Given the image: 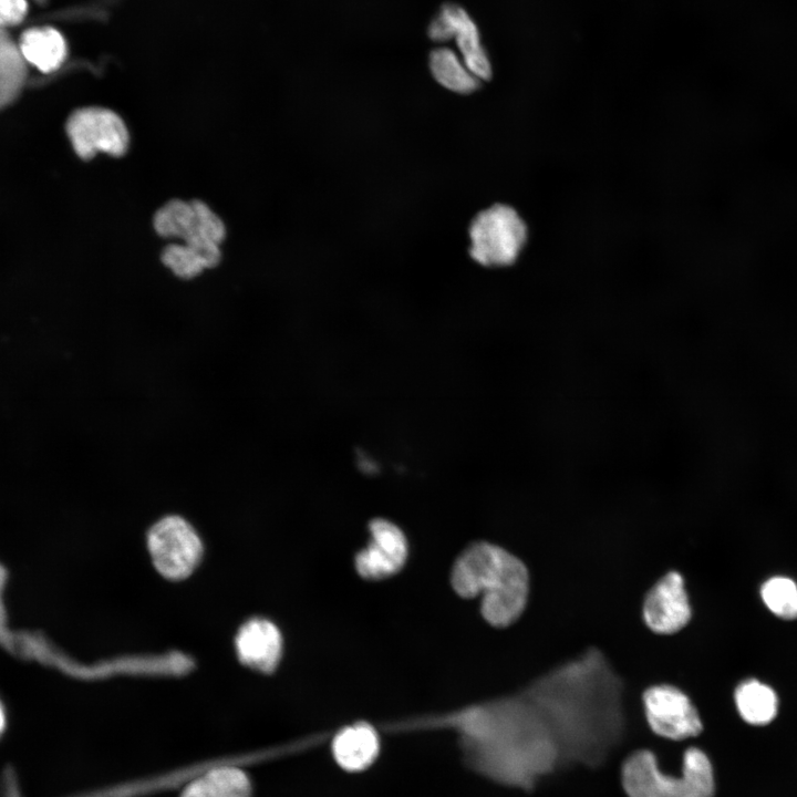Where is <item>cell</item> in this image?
Listing matches in <instances>:
<instances>
[{
    "instance_id": "9",
    "label": "cell",
    "mask_w": 797,
    "mask_h": 797,
    "mask_svg": "<svg viewBox=\"0 0 797 797\" xmlns=\"http://www.w3.org/2000/svg\"><path fill=\"white\" fill-rule=\"evenodd\" d=\"M648 723L665 738L681 741L701 733L703 724L691 700L672 685H654L643 694Z\"/></svg>"
},
{
    "instance_id": "2",
    "label": "cell",
    "mask_w": 797,
    "mask_h": 797,
    "mask_svg": "<svg viewBox=\"0 0 797 797\" xmlns=\"http://www.w3.org/2000/svg\"><path fill=\"white\" fill-rule=\"evenodd\" d=\"M525 695L549 724L560 756L598 762L621 734V682L596 650L541 676Z\"/></svg>"
},
{
    "instance_id": "18",
    "label": "cell",
    "mask_w": 797,
    "mask_h": 797,
    "mask_svg": "<svg viewBox=\"0 0 797 797\" xmlns=\"http://www.w3.org/2000/svg\"><path fill=\"white\" fill-rule=\"evenodd\" d=\"M760 597L767 609L784 620L797 619V583L784 576L767 579L760 588Z\"/></svg>"
},
{
    "instance_id": "22",
    "label": "cell",
    "mask_w": 797,
    "mask_h": 797,
    "mask_svg": "<svg viewBox=\"0 0 797 797\" xmlns=\"http://www.w3.org/2000/svg\"><path fill=\"white\" fill-rule=\"evenodd\" d=\"M180 797H211L204 778L192 782Z\"/></svg>"
},
{
    "instance_id": "14",
    "label": "cell",
    "mask_w": 797,
    "mask_h": 797,
    "mask_svg": "<svg viewBox=\"0 0 797 797\" xmlns=\"http://www.w3.org/2000/svg\"><path fill=\"white\" fill-rule=\"evenodd\" d=\"M22 56L41 72L58 70L68 54L64 37L54 28L35 27L25 30L20 38Z\"/></svg>"
},
{
    "instance_id": "6",
    "label": "cell",
    "mask_w": 797,
    "mask_h": 797,
    "mask_svg": "<svg viewBox=\"0 0 797 797\" xmlns=\"http://www.w3.org/2000/svg\"><path fill=\"white\" fill-rule=\"evenodd\" d=\"M147 549L156 570L170 580L192 575L203 558V544L195 528L178 515H166L152 525Z\"/></svg>"
},
{
    "instance_id": "15",
    "label": "cell",
    "mask_w": 797,
    "mask_h": 797,
    "mask_svg": "<svg viewBox=\"0 0 797 797\" xmlns=\"http://www.w3.org/2000/svg\"><path fill=\"white\" fill-rule=\"evenodd\" d=\"M734 697L741 717L751 725L769 724L777 715V694L758 680L743 681L737 685Z\"/></svg>"
},
{
    "instance_id": "11",
    "label": "cell",
    "mask_w": 797,
    "mask_h": 797,
    "mask_svg": "<svg viewBox=\"0 0 797 797\" xmlns=\"http://www.w3.org/2000/svg\"><path fill=\"white\" fill-rule=\"evenodd\" d=\"M691 614L684 580L676 571L664 575L648 592L643 603L646 625L660 634L677 632L687 624Z\"/></svg>"
},
{
    "instance_id": "4",
    "label": "cell",
    "mask_w": 797,
    "mask_h": 797,
    "mask_svg": "<svg viewBox=\"0 0 797 797\" xmlns=\"http://www.w3.org/2000/svg\"><path fill=\"white\" fill-rule=\"evenodd\" d=\"M621 776L629 797H713L715 791L712 764L696 747L685 751L682 772L677 776L662 772L649 751L630 755Z\"/></svg>"
},
{
    "instance_id": "21",
    "label": "cell",
    "mask_w": 797,
    "mask_h": 797,
    "mask_svg": "<svg viewBox=\"0 0 797 797\" xmlns=\"http://www.w3.org/2000/svg\"><path fill=\"white\" fill-rule=\"evenodd\" d=\"M27 12V0H0V25H17L23 21Z\"/></svg>"
},
{
    "instance_id": "17",
    "label": "cell",
    "mask_w": 797,
    "mask_h": 797,
    "mask_svg": "<svg viewBox=\"0 0 797 797\" xmlns=\"http://www.w3.org/2000/svg\"><path fill=\"white\" fill-rule=\"evenodd\" d=\"M194 214V200L172 199L155 213L154 229L161 237L180 240L192 225Z\"/></svg>"
},
{
    "instance_id": "7",
    "label": "cell",
    "mask_w": 797,
    "mask_h": 797,
    "mask_svg": "<svg viewBox=\"0 0 797 797\" xmlns=\"http://www.w3.org/2000/svg\"><path fill=\"white\" fill-rule=\"evenodd\" d=\"M66 134L79 157L91 159L99 153L122 156L130 145L124 120L105 107L89 106L73 112L66 122Z\"/></svg>"
},
{
    "instance_id": "1",
    "label": "cell",
    "mask_w": 797,
    "mask_h": 797,
    "mask_svg": "<svg viewBox=\"0 0 797 797\" xmlns=\"http://www.w3.org/2000/svg\"><path fill=\"white\" fill-rule=\"evenodd\" d=\"M428 726L454 731L467 767L509 787L532 788L560 757L549 724L526 695L473 705Z\"/></svg>"
},
{
    "instance_id": "10",
    "label": "cell",
    "mask_w": 797,
    "mask_h": 797,
    "mask_svg": "<svg viewBox=\"0 0 797 797\" xmlns=\"http://www.w3.org/2000/svg\"><path fill=\"white\" fill-rule=\"evenodd\" d=\"M370 542L355 556L360 576L370 580L395 575L407 558V540L392 521L377 518L370 522Z\"/></svg>"
},
{
    "instance_id": "16",
    "label": "cell",
    "mask_w": 797,
    "mask_h": 797,
    "mask_svg": "<svg viewBox=\"0 0 797 797\" xmlns=\"http://www.w3.org/2000/svg\"><path fill=\"white\" fill-rule=\"evenodd\" d=\"M428 66L436 82L452 92L468 94L479 86L480 81L467 69L456 50L445 44L431 51Z\"/></svg>"
},
{
    "instance_id": "5",
    "label": "cell",
    "mask_w": 797,
    "mask_h": 797,
    "mask_svg": "<svg viewBox=\"0 0 797 797\" xmlns=\"http://www.w3.org/2000/svg\"><path fill=\"white\" fill-rule=\"evenodd\" d=\"M469 253L484 266L503 267L516 261L527 240V227L517 211L494 205L480 211L469 227Z\"/></svg>"
},
{
    "instance_id": "3",
    "label": "cell",
    "mask_w": 797,
    "mask_h": 797,
    "mask_svg": "<svg viewBox=\"0 0 797 797\" xmlns=\"http://www.w3.org/2000/svg\"><path fill=\"white\" fill-rule=\"evenodd\" d=\"M452 584L460 597L482 594L484 619L501 628L522 613L529 592V575L524 562L507 550L489 542H477L456 560Z\"/></svg>"
},
{
    "instance_id": "23",
    "label": "cell",
    "mask_w": 797,
    "mask_h": 797,
    "mask_svg": "<svg viewBox=\"0 0 797 797\" xmlns=\"http://www.w3.org/2000/svg\"><path fill=\"white\" fill-rule=\"evenodd\" d=\"M6 724H7L6 711H4V707H3V705H2V702L0 701V735H1V734L3 733V731H4Z\"/></svg>"
},
{
    "instance_id": "20",
    "label": "cell",
    "mask_w": 797,
    "mask_h": 797,
    "mask_svg": "<svg viewBox=\"0 0 797 797\" xmlns=\"http://www.w3.org/2000/svg\"><path fill=\"white\" fill-rule=\"evenodd\" d=\"M203 778L211 797H251L250 782L238 768H216Z\"/></svg>"
},
{
    "instance_id": "13",
    "label": "cell",
    "mask_w": 797,
    "mask_h": 797,
    "mask_svg": "<svg viewBox=\"0 0 797 797\" xmlns=\"http://www.w3.org/2000/svg\"><path fill=\"white\" fill-rule=\"evenodd\" d=\"M331 753L334 762L346 772L369 768L380 753V737L374 727L365 722L341 728L332 738Z\"/></svg>"
},
{
    "instance_id": "12",
    "label": "cell",
    "mask_w": 797,
    "mask_h": 797,
    "mask_svg": "<svg viewBox=\"0 0 797 797\" xmlns=\"http://www.w3.org/2000/svg\"><path fill=\"white\" fill-rule=\"evenodd\" d=\"M240 662L253 670L269 673L282 654V636L277 625L263 618L245 622L235 639Z\"/></svg>"
},
{
    "instance_id": "8",
    "label": "cell",
    "mask_w": 797,
    "mask_h": 797,
    "mask_svg": "<svg viewBox=\"0 0 797 797\" xmlns=\"http://www.w3.org/2000/svg\"><path fill=\"white\" fill-rule=\"evenodd\" d=\"M426 32L437 45L453 41L472 74L479 81L490 79L491 64L478 25L465 8L452 2L443 4L429 21Z\"/></svg>"
},
{
    "instance_id": "19",
    "label": "cell",
    "mask_w": 797,
    "mask_h": 797,
    "mask_svg": "<svg viewBox=\"0 0 797 797\" xmlns=\"http://www.w3.org/2000/svg\"><path fill=\"white\" fill-rule=\"evenodd\" d=\"M162 262L178 278L193 279L209 269L206 260L184 242H170L161 253Z\"/></svg>"
}]
</instances>
